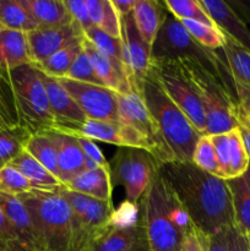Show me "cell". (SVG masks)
<instances>
[{
	"label": "cell",
	"instance_id": "cell-1",
	"mask_svg": "<svg viewBox=\"0 0 250 251\" xmlns=\"http://www.w3.org/2000/svg\"><path fill=\"white\" fill-rule=\"evenodd\" d=\"M193 225L212 235L235 226L232 195L227 180L199 169L191 162H168L158 167Z\"/></svg>",
	"mask_w": 250,
	"mask_h": 251
},
{
	"label": "cell",
	"instance_id": "cell-2",
	"mask_svg": "<svg viewBox=\"0 0 250 251\" xmlns=\"http://www.w3.org/2000/svg\"><path fill=\"white\" fill-rule=\"evenodd\" d=\"M140 215L152 251H179L194 227L188 211L157 171L139 202Z\"/></svg>",
	"mask_w": 250,
	"mask_h": 251
},
{
	"label": "cell",
	"instance_id": "cell-3",
	"mask_svg": "<svg viewBox=\"0 0 250 251\" xmlns=\"http://www.w3.org/2000/svg\"><path fill=\"white\" fill-rule=\"evenodd\" d=\"M60 188L32 189L17 196L33 223L38 251H71V210Z\"/></svg>",
	"mask_w": 250,
	"mask_h": 251
},
{
	"label": "cell",
	"instance_id": "cell-4",
	"mask_svg": "<svg viewBox=\"0 0 250 251\" xmlns=\"http://www.w3.org/2000/svg\"><path fill=\"white\" fill-rule=\"evenodd\" d=\"M193 85L206 117V135L227 134L237 127L238 102L225 81L195 58H175Z\"/></svg>",
	"mask_w": 250,
	"mask_h": 251
},
{
	"label": "cell",
	"instance_id": "cell-5",
	"mask_svg": "<svg viewBox=\"0 0 250 251\" xmlns=\"http://www.w3.org/2000/svg\"><path fill=\"white\" fill-rule=\"evenodd\" d=\"M140 96L156 120L174 159L191 162L196 144L202 135L196 131L188 117L166 95L151 68L142 83Z\"/></svg>",
	"mask_w": 250,
	"mask_h": 251
},
{
	"label": "cell",
	"instance_id": "cell-6",
	"mask_svg": "<svg viewBox=\"0 0 250 251\" xmlns=\"http://www.w3.org/2000/svg\"><path fill=\"white\" fill-rule=\"evenodd\" d=\"M10 78L20 125L32 135L55 131V119L37 69L32 64L22 65L10 71Z\"/></svg>",
	"mask_w": 250,
	"mask_h": 251
},
{
	"label": "cell",
	"instance_id": "cell-7",
	"mask_svg": "<svg viewBox=\"0 0 250 251\" xmlns=\"http://www.w3.org/2000/svg\"><path fill=\"white\" fill-rule=\"evenodd\" d=\"M109 166L112 183L122 185L126 201L134 205H139L158 171V163L152 154L130 147H118Z\"/></svg>",
	"mask_w": 250,
	"mask_h": 251
},
{
	"label": "cell",
	"instance_id": "cell-8",
	"mask_svg": "<svg viewBox=\"0 0 250 251\" xmlns=\"http://www.w3.org/2000/svg\"><path fill=\"white\" fill-rule=\"evenodd\" d=\"M175 58L199 59L221 77V59L217 51L208 50L196 43L183 22L168 11L152 44L151 59Z\"/></svg>",
	"mask_w": 250,
	"mask_h": 251
},
{
	"label": "cell",
	"instance_id": "cell-9",
	"mask_svg": "<svg viewBox=\"0 0 250 251\" xmlns=\"http://www.w3.org/2000/svg\"><path fill=\"white\" fill-rule=\"evenodd\" d=\"M151 70L166 95L188 117L196 131L206 135V117L193 85L176 59H151Z\"/></svg>",
	"mask_w": 250,
	"mask_h": 251
},
{
	"label": "cell",
	"instance_id": "cell-10",
	"mask_svg": "<svg viewBox=\"0 0 250 251\" xmlns=\"http://www.w3.org/2000/svg\"><path fill=\"white\" fill-rule=\"evenodd\" d=\"M118 107L122 123L136 129L151 142L154 149V159L158 163V167L163 163L175 161L156 120L147 109L141 96L135 92L129 95H118Z\"/></svg>",
	"mask_w": 250,
	"mask_h": 251
},
{
	"label": "cell",
	"instance_id": "cell-11",
	"mask_svg": "<svg viewBox=\"0 0 250 251\" xmlns=\"http://www.w3.org/2000/svg\"><path fill=\"white\" fill-rule=\"evenodd\" d=\"M58 80L88 119L122 122L118 107V95L114 91L104 86L78 82L65 77Z\"/></svg>",
	"mask_w": 250,
	"mask_h": 251
},
{
	"label": "cell",
	"instance_id": "cell-12",
	"mask_svg": "<svg viewBox=\"0 0 250 251\" xmlns=\"http://www.w3.org/2000/svg\"><path fill=\"white\" fill-rule=\"evenodd\" d=\"M216 51L222 63L223 81L238 104L250 105V50L225 34V44Z\"/></svg>",
	"mask_w": 250,
	"mask_h": 251
},
{
	"label": "cell",
	"instance_id": "cell-13",
	"mask_svg": "<svg viewBox=\"0 0 250 251\" xmlns=\"http://www.w3.org/2000/svg\"><path fill=\"white\" fill-rule=\"evenodd\" d=\"M122 20L123 58L126 69L127 80L132 92L140 95L142 83L151 68L152 47L140 36L132 15L120 17Z\"/></svg>",
	"mask_w": 250,
	"mask_h": 251
},
{
	"label": "cell",
	"instance_id": "cell-14",
	"mask_svg": "<svg viewBox=\"0 0 250 251\" xmlns=\"http://www.w3.org/2000/svg\"><path fill=\"white\" fill-rule=\"evenodd\" d=\"M68 135H78L93 141L105 142L119 147L145 150L154 158V149L151 142L130 125L122 122H102L87 119V122L75 131L63 132Z\"/></svg>",
	"mask_w": 250,
	"mask_h": 251
},
{
	"label": "cell",
	"instance_id": "cell-15",
	"mask_svg": "<svg viewBox=\"0 0 250 251\" xmlns=\"http://www.w3.org/2000/svg\"><path fill=\"white\" fill-rule=\"evenodd\" d=\"M85 37L81 27L73 21L59 27H37L27 33L31 64H38L56 51L80 43Z\"/></svg>",
	"mask_w": 250,
	"mask_h": 251
},
{
	"label": "cell",
	"instance_id": "cell-16",
	"mask_svg": "<svg viewBox=\"0 0 250 251\" xmlns=\"http://www.w3.org/2000/svg\"><path fill=\"white\" fill-rule=\"evenodd\" d=\"M38 71L39 78L44 86L48 97L49 107L56 123V132L75 131L82 126L88 118L77 103L73 100L68 91L63 87L58 78L50 77Z\"/></svg>",
	"mask_w": 250,
	"mask_h": 251
},
{
	"label": "cell",
	"instance_id": "cell-17",
	"mask_svg": "<svg viewBox=\"0 0 250 251\" xmlns=\"http://www.w3.org/2000/svg\"><path fill=\"white\" fill-rule=\"evenodd\" d=\"M81 46L90 59L96 74L103 81L105 87L114 91L118 95H129L132 92L131 86L127 80L126 69L123 61L109 58L100 53L86 37H83Z\"/></svg>",
	"mask_w": 250,
	"mask_h": 251
},
{
	"label": "cell",
	"instance_id": "cell-18",
	"mask_svg": "<svg viewBox=\"0 0 250 251\" xmlns=\"http://www.w3.org/2000/svg\"><path fill=\"white\" fill-rule=\"evenodd\" d=\"M144 229L141 215L139 220H127L114 212L108 229L96 240L91 251H129Z\"/></svg>",
	"mask_w": 250,
	"mask_h": 251
},
{
	"label": "cell",
	"instance_id": "cell-19",
	"mask_svg": "<svg viewBox=\"0 0 250 251\" xmlns=\"http://www.w3.org/2000/svg\"><path fill=\"white\" fill-rule=\"evenodd\" d=\"M200 2L221 32L250 50V29L228 2L222 0H201Z\"/></svg>",
	"mask_w": 250,
	"mask_h": 251
},
{
	"label": "cell",
	"instance_id": "cell-20",
	"mask_svg": "<svg viewBox=\"0 0 250 251\" xmlns=\"http://www.w3.org/2000/svg\"><path fill=\"white\" fill-rule=\"evenodd\" d=\"M53 139L58 154L59 180L63 184H68L71 179L85 172V154L80 149V145L71 135L63 132H49Z\"/></svg>",
	"mask_w": 250,
	"mask_h": 251
},
{
	"label": "cell",
	"instance_id": "cell-21",
	"mask_svg": "<svg viewBox=\"0 0 250 251\" xmlns=\"http://www.w3.org/2000/svg\"><path fill=\"white\" fill-rule=\"evenodd\" d=\"M0 206L26 251H38L36 230L29 213L17 196L0 194Z\"/></svg>",
	"mask_w": 250,
	"mask_h": 251
},
{
	"label": "cell",
	"instance_id": "cell-22",
	"mask_svg": "<svg viewBox=\"0 0 250 251\" xmlns=\"http://www.w3.org/2000/svg\"><path fill=\"white\" fill-rule=\"evenodd\" d=\"M31 63L27 33L0 28V70L11 71Z\"/></svg>",
	"mask_w": 250,
	"mask_h": 251
},
{
	"label": "cell",
	"instance_id": "cell-23",
	"mask_svg": "<svg viewBox=\"0 0 250 251\" xmlns=\"http://www.w3.org/2000/svg\"><path fill=\"white\" fill-rule=\"evenodd\" d=\"M167 12H168V9L164 2L152 1V0H136V5L131 15L141 38L151 47L166 19Z\"/></svg>",
	"mask_w": 250,
	"mask_h": 251
},
{
	"label": "cell",
	"instance_id": "cell-24",
	"mask_svg": "<svg viewBox=\"0 0 250 251\" xmlns=\"http://www.w3.org/2000/svg\"><path fill=\"white\" fill-rule=\"evenodd\" d=\"M64 188L76 193L85 194L103 201H112L113 183L110 172L98 167L93 171H85L71 179Z\"/></svg>",
	"mask_w": 250,
	"mask_h": 251
},
{
	"label": "cell",
	"instance_id": "cell-25",
	"mask_svg": "<svg viewBox=\"0 0 250 251\" xmlns=\"http://www.w3.org/2000/svg\"><path fill=\"white\" fill-rule=\"evenodd\" d=\"M38 27L65 26L74 21L63 0H22Z\"/></svg>",
	"mask_w": 250,
	"mask_h": 251
},
{
	"label": "cell",
	"instance_id": "cell-26",
	"mask_svg": "<svg viewBox=\"0 0 250 251\" xmlns=\"http://www.w3.org/2000/svg\"><path fill=\"white\" fill-rule=\"evenodd\" d=\"M9 164L17 169L34 189H55L63 186L60 180L44 168L26 150Z\"/></svg>",
	"mask_w": 250,
	"mask_h": 251
},
{
	"label": "cell",
	"instance_id": "cell-27",
	"mask_svg": "<svg viewBox=\"0 0 250 251\" xmlns=\"http://www.w3.org/2000/svg\"><path fill=\"white\" fill-rule=\"evenodd\" d=\"M232 195L235 227L245 235L250 234V184L247 173L243 176L227 180Z\"/></svg>",
	"mask_w": 250,
	"mask_h": 251
},
{
	"label": "cell",
	"instance_id": "cell-28",
	"mask_svg": "<svg viewBox=\"0 0 250 251\" xmlns=\"http://www.w3.org/2000/svg\"><path fill=\"white\" fill-rule=\"evenodd\" d=\"M86 5L93 26L113 38L122 39V20L112 0H86Z\"/></svg>",
	"mask_w": 250,
	"mask_h": 251
},
{
	"label": "cell",
	"instance_id": "cell-29",
	"mask_svg": "<svg viewBox=\"0 0 250 251\" xmlns=\"http://www.w3.org/2000/svg\"><path fill=\"white\" fill-rule=\"evenodd\" d=\"M37 27L38 25L22 0H0V28L28 33Z\"/></svg>",
	"mask_w": 250,
	"mask_h": 251
},
{
	"label": "cell",
	"instance_id": "cell-30",
	"mask_svg": "<svg viewBox=\"0 0 250 251\" xmlns=\"http://www.w3.org/2000/svg\"><path fill=\"white\" fill-rule=\"evenodd\" d=\"M26 150L32 157L37 159L46 169H48L55 178L59 179L58 154L55 145L49 132L34 134L27 141Z\"/></svg>",
	"mask_w": 250,
	"mask_h": 251
},
{
	"label": "cell",
	"instance_id": "cell-31",
	"mask_svg": "<svg viewBox=\"0 0 250 251\" xmlns=\"http://www.w3.org/2000/svg\"><path fill=\"white\" fill-rule=\"evenodd\" d=\"M31 136V132L21 125L2 129L0 131V163L5 166L20 156Z\"/></svg>",
	"mask_w": 250,
	"mask_h": 251
},
{
	"label": "cell",
	"instance_id": "cell-32",
	"mask_svg": "<svg viewBox=\"0 0 250 251\" xmlns=\"http://www.w3.org/2000/svg\"><path fill=\"white\" fill-rule=\"evenodd\" d=\"M82 42V41H81ZM80 43L73 44L63 48L61 50L56 51L51 56L47 58L42 63L32 64L36 69L42 71L46 75L50 76V77L60 78L66 75L70 66L73 65L74 60L78 56V54L82 51V46Z\"/></svg>",
	"mask_w": 250,
	"mask_h": 251
},
{
	"label": "cell",
	"instance_id": "cell-33",
	"mask_svg": "<svg viewBox=\"0 0 250 251\" xmlns=\"http://www.w3.org/2000/svg\"><path fill=\"white\" fill-rule=\"evenodd\" d=\"M20 125L10 71L0 70V131Z\"/></svg>",
	"mask_w": 250,
	"mask_h": 251
},
{
	"label": "cell",
	"instance_id": "cell-34",
	"mask_svg": "<svg viewBox=\"0 0 250 251\" xmlns=\"http://www.w3.org/2000/svg\"><path fill=\"white\" fill-rule=\"evenodd\" d=\"M181 22L194 41L203 48L208 50H217L225 44V34L216 26H208L191 20H181Z\"/></svg>",
	"mask_w": 250,
	"mask_h": 251
},
{
	"label": "cell",
	"instance_id": "cell-35",
	"mask_svg": "<svg viewBox=\"0 0 250 251\" xmlns=\"http://www.w3.org/2000/svg\"><path fill=\"white\" fill-rule=\"evenodd\" d=\"M228 137H229V176H228V180H232V179L240 178L247 173L250 166V158L245 151L238 127L228 132Z\"/></svg>",
	"mask_w": 250,
	"mask_h": 251
},
{
	"label": "cell",
	"instance_id": "cell-36",
	"mask_svg": "<svg viewBox=\"0 0 250 251\" xmlns=\"http://www.w3.org/2000/svg\"><path fill=\"white\" fill-rule=\"evenodd\" d=\"M168 11L178 20H191L215 26L199 0H166L163 1Z\"/></svg>",
	"mask_w": 250,
	"mask_h": 251
},
{
	"label": "cell",
	"instance_id": "cell-37",
	"mask_svg": "<svg viewBox=\"0 0 250 251\" xmlns=\"http://www.w3.org/2000/svg\"><path fill=\"white\" fill-rule=\"evenodd\" d=\"M191 163L195 164L201 171L222 179L221 178L217 158H216L215 147H213L211 136H208V135H202L199 139L195 150H194Z\"/></svg>",
	"mask_w": 250,
	"mask_h": 251
},
{
	"label": "cell",
	"instance_id": "cell-38",
	"mask_svg": "<svg viewBox=\"0 0 250 251\" xmlns=\"http://www.w3.org/2000/svg\"><path fill=\"white\" fill-rule=\"evenodd\" d=\"M85 37L104 55L109 58L117 59L124 63L123 58V41L119 38H113L109 34L104 33L98 29L97 27L92 26L90 29L85 32Z\"/></svg>",
	"mask_w": 250,
	"mask_h": 251
},
{
	"label": "cell",
	"instance_id": "cell-39",
	"mask_svg": "<svg viewBox=\"0 0 250 251\" xmlns=\"http://www.w3.org/2000/svg\"><path fill=\"white\" fill-rule=\"evenodd\" d=\"M32 189H34L33 185L10 164H5L0 169V194L19 196Z\"/></svg>",
	"mask_w": 250,
	"mask_h": 251
},
{
	"label": "cell",
	"instance_id": "cell-40",
	"mask_svg": "<svg viewBox=\"0 0 250 251\" xmlns=\"http://www.w3.org/2000/svg\"><path fill=\"white\" fill-rule=\"evenodd\" d=\"M64 77L69 78V80L78 81V82L92 83V85H97V86H104L103 81L100 80V78L98 77L97 74H96L90 59H88V56L86 55L83 49L82 51L78 54L77 58L74 60L73 65L70 66V69H69V71L66 73V75L64 76Z\"/></svg>",
	"mask_w": 250,
	"mask_h": 251
},
{
	"label": "cell",
	"instance_id": "cell-41",
	"mask_svg": "<svg viewBox=\"0 0 250 251\" xmlns=\"http://www.w3.org/2000/svg\"><path fill=\"white\" fill-rule=\"evenodd\" d=\"M213 147H215L216 158L220 167L221 178L228 180L229 176V137L227 134L211 135Z\"/></svg>",
	"mask_w": 250,
	"mask_h": 251
},
{
	"label": "cell",
	"instance_id": "cell-42",
	"mask_svg": "<svg viewBox=\"0 0 250 251\" xmlns=\"http://www.w3.org/2000/svg\"><path fill=\"white\" fill-rule=\"evenodd\" d=\"M0 251H26L0 206Z\"/></svg>",
	"mask_w": 250,
	"mask_h": 251
},
{
	"label": "cell",
	"instance_id": "cell-43",
	"mask_svg": "<svg viewBox=\"0 0 250 251\" xmlns=\"http://www.w3.org/2000/svg\"><path fill=\"white\" fill-rule=\"evenodd\" d=\"M64 2H65V6L70 14L71 19L81 27L83 33L93 26L90 15H88L86 0H65Z\"/></svg>",
	"mask_w": 250,
	"mask_h": 251
},
{
	"label": "cell",
	"instance_id": "cell-44",
	"mask_svg": "<svg viewBox=\"0 0 250 251\" xmlns=\"http://www.w3.org/2000/svg\"><path fill=\"white\" fill-rule=\"evenodd\" d=\"M210 235L194 226L184 237L179 251H208Z\"/></svg>",
	"mask_w": 250,
	"mask_h": 251
},
{
	"label": "cell",
	"instance_id": "cell-45",
	"mask_svg": "<svg viewBox=\"0 0 250 251\" xmlns=\"http://www.w3.org/2000/svg\"><path fill=\"white\" fill-rule=\"evenodd\" d=\"M71 136H73V135H71ZM74 137H75L76 141L78 142L80 149L82 150L83 154H85L86 157H88V158H91L92 161H95L100 167H102V168L107 169V171L110 172L109 162L105 159L104 154L102 153L100 147L96 145V142L93 141V140L87 139V137H83V136H78V135H75Z\"/></svg>",
	"mask_w": 250,
	"mask_h": 251
},
{
	"label": "cell",
	"instance_id": "cell-46",
	"mask_svg": "<svg viewBox=\"0 0 250 251\" xmlns=\"http://www.w3.org/2000/svg\"><path fill=\"white\" fill-rule=\"evenodd\" d=\"M235 119H237V127L242 136L243 144H244L245 151L250 158V122L248 119L245 107L238 104L237 112H235Z\"/></svg>",
	"mask_w": 250,
	"mask_h": 251
},
{
	"label": "cell",
	"instance_id": "cell-47",
	"mask_svg": "<svg viewBox=\"0 0 250 251\" xmlns=\"http://www.w3.org/2000/svg\"><path fill=\"white\" fill-rule=\"evenodd\" d=\"M230 228L220 230V232L210 235V247H208V251H228V249H229Z\"/></svg>",
	"mask_w": 250,
	"mask_h": 251
},
{
	"label": "cell",
	"instance_id": "cell-48",
	"mask_svg": "<svg viewBox=\"0 0 250 251\" xmlns=\"http://www.w3.org/2000/svg\"><path fill=\"white\" fill-rule=\"evenodd\" d=\"M228 251H249L248 240L235 226L229 229V249Z\"/></svg>",
	"mask_w": 250,
	"mask_h": 251
},
{
	"label": "cell",
	"instance_id": "cell-49",
	"mask_svg": "<svg viewBox=\"0 0 250 251\" xmlns=\"http://www.w3.org/2000/svg\"><path fill=\"white\" fill-rule=\"evenodd\" d=\"M112 2L120 17L131 14L135 5H136V0H112Z\"/></svg>",
	"mask_w": 250,
	"mask_h": 251
},
{
	"label": "cell",
	"instance_id": "cell-50",
	"mask_svg": "<svg viewBox=\"0 0 250 251\" xmlns=\"http://www.w3.org/2000/svg\"><path fill=\"white\" fill-rule=\"evenodd\" d=\"M129 251H152L151 248H150L149 240H147L146 232H145V229H144V232L140 234V237L137 238L136 243L132 245V248Z\"/></svg>",
	"mask_w": 250,
	"mask_h": 251
},
{
	"label": "cell",
	"instance_id": "cell-51",
	"mask_svg": "<svg viewBox=\"0 0 250 251\" xmlns=\"http://www.w3.org/2000/svg\"><path fill=\"white\" fill-rule=\"evenodd\" d=\"M243 107H244V105H243ZM245 112H247L248 119H249V122H250V105H248V107H245Z\"/></svg>",
	"mask_w": 250,
	"mask_h": 251
},
{
	"label": "cell",
	"instance_id": "cell-52",
	"mask_svg": "<svg viewBox=\"0 0 250 251\" xmlns=\"http://www.w3.org/2000/svg\"><path fill=\"white\" fill-rule=\"evenodd\" d=\"M247 237V240H248V248H249V251H250V234L249 235H245Z\"/></svg>",
	"mask_w": 250,
	"mask_h": 251
},
{
	"label": "cell",
	"instance_id": "cell-53",
	"mask_svg": "<svg viewBox=\"0 0 250 251\" xmlns=\"http://www.w3.org/2000/svg\"><path fill=\"white\" fill-rule=\"evenodd\" d=\"M247 176H248V179H249V184H250V166H249V169H248V172H247Z\"/></svg>",
	"mask_w": 250,
	"mask_h": 251
},
{
	"label": "cell",
	"instance_id": "cell-54",
	"mask_svg": "<svg viewBox=\"0 0 250 251\" xmlns=\"http://www.w3.org/2000/svg\"><path fill=\"white\" fill-rule=\"evenodd\" d=\"M2 167H4V164H1V163H0V169H1Z\"/></svg>",
	"mask_w": 250,
	"mask_h": 251
}]
</instances>
